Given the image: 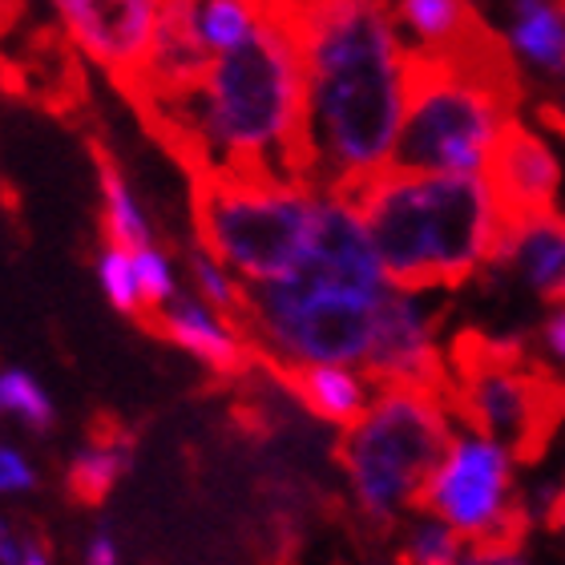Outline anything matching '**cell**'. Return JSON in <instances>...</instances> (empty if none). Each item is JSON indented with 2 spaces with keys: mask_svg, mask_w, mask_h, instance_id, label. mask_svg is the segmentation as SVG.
Segmentation results:
<instances>
[{
  "mask_svg": "<svg viewBox=\"0 0 565 565\" xmlns=\"http://www.w3.org/2000/svg\"><path fill=\"white\" fill-rule=\"evenodd\" d=\"M303 61V146L316 194L348 199L388 170L404 114V41L384 0H275Z\"/></svg>",
  "mask_w": 565,
  "mask_h": 565,
  "instance_id": "cell-1",
  "label": "cell"
},
{
  "mask_svg": "<svg viewBox=\"0 0 565 565\" xmlns=\"http://www.w3.org/2000/svg\"><path fill=\"white\" fill-rule=\"evenodd\" d=\"M141 121L186 166L190 178L231 174L311 190L303 146V61L275 0H259L255 33L218 53L194 94L174 106L146 109Z\"/></svg>",
  "mask_w": 565,
  "mask_h": 565,
  "instance_id": "cell-2",
  "label": "cell"
},
{
  "mask_svg": "<svg viewBox=\"0 0 565 565\" xmlns=\"http://www.w3.org/2000/svg\"><path fill=\"white\" fill-rule=\"evenodd\" d=\"M521 97V65L489 21L440 53L404 49V114L388 166L413 174H484Z\"/></svg>",
  "mask_w": 565,
  "mask_h": 565,
  "instance_id": "cell-3",
  "label": "cell"
},
{
  "mask_svg": "<svg viewBox=\"0 0 565 565\" xmlns=\"http://www.w3.org/2000/svg\"><path fill=\"white\" fill-rule=\"evenodd\" d=\"M348 202L396 291H457L489 267L497 211L481 174H413L388 166Z\"/></svg>",
  "mask_w": 565,
  "mask_h": 565,
  "instance_id": "cell-4",
  "label": "cell"
},
{
  "mask_svg": "<svg viewBox=\"0 0 565 565\" xmlns=\"http://www.w3.org/2000/svg\"><path fill=\"white\" fill-rule=\"evenodd\" d=\"M448 408L513 460H537L565 420V380L518 335L460 328L445 348Z\"/></svg>",
  "mask_w": 565,
  "mask_h": 565,
  "instance_id": "cell-5",
  "label": "cell"
},
{
  "mask_svg": "<svg viewBox=\"0 0 565 565\" xmlns=\"http://www.w3.org/2000/svg\"><path fill=\"white\" fill-rule=\"evenodd\" d=\"M452 408L445 396L420 388H376L367 413L343 428L335 457L352 484L360 518L376 530L416 509L424 481L452 445Z\"/></svg>",
  "mask_w": 565,
  "mask_h": 565,
  "instance_id": "cell-6",
  "label": "cell"
},
{
  "mask_svg": "<svg viewBox=\"0 0 565 565\" xmlns=\"http://www.w3.org/2000/svg\"><path fill=\"white\" fill-rule=\"evenodd\" d=\"M319 194L287 182L199 174L190 178V218L199 247L243 282H275L307 263Z\"/></svg>",
  "mask_w": 565,
  "mask_h": 565,
  "instance_id": "cell-7",
  "label": "cell"
},
{
  "mask_svg": "<svg viewBox=\"0 0 565 565\" xmlns=\"http://www.w3.org/2000/svg\"><path fill=\"white\" fill-rule=\"evenodd\" d=\"M416 509L472 545H518L525 530V509L513 493V457L481 433L452 436Z\"/></svg>",
  "mask_w": 565,
  "mask_h": 565,
  "instance_id": "cell-8",
  "label": "cell"
},
{
  "mask_svg": "<svg viewBox=\"0 0 565 565\" xmlns=\"http://www.w3.org/2000/svg\"><path fill=\"white\" fill-rule=\"evenodd\" d=\"M360 376L376 388H420L448 401V364L445 348L436 343V311H428L416 295L388 287L376 303V328Z\"/></svg>",
  "mask_w": 565,
  "mask_h": 565,
  "instance_id": "cell-9",
  "label": "cell"
},
{
  "mask_svg": "<svg viewBox=\"0 0 565 565\" xmlns=\"http://www.w3.org/2000/svg\"><path fill=\"white\" fill-rule=\"evenodd\" d=\"M61 29L85 61H94L121 94L138 85L162 0H49Z\"/></svg>",
  "mask_w": 565,
  "mask_h": 565,
  "instance_id": "cell-10",
  "label": "cell"
},
{
  "mask_svg": "<svg viewBox=\"0 0 565 565\" xmlns=\"http://www.w3.org/2000/svg\"><path fill=\"white\" fill-rule=\"evenodd\" d=\"M481 178L489 182V194H493L497 226H513L521 218L557 211L562 166H557L554 150L521 118L501 126Z\"/></svg>",
  "mask_w": 565,
  "mask_h": 565,
  "instance_id": "cell-11",
  "label": "cell"
},
{
  "mask_svg": "<svg viewBox=\"0 0 565 565\" xmlns=\"http://www.w3.org/2000/svg\"><path fill=\"white\" fill-rule=\"evenodd\" d=\"M303 267L331 287L367 295V299H380L388 291L360 214H355L352 202L335 199V194H319L316 235H311V250H307Z\"/></svg>",
  "mask_w": 565,
  "mask_h": 565,
  "instance_id": "cell-12",
  "label": "cell"
},
{
  "mask_svg": "<svg viewBox=\"0 0 565 565\" xmlns=\"http://www.w3.org/2000/svg\"><path fill=\"white\" fill-rule=\"evenodd\" d=\"M484 271L518 275L542 303H550L554 311L565 307V214L550 211L513 226H497L493 255Z\"/></svg>",
  "mask_w": 565,
  "mask_h": 565,
  "instance_id": "cell-13",
  "label": "cell"
},
{
  "mask_svg": "<svg viewBox=\"0 0 565 565\" xmlns=\"http://www.w3.org/2000/svg\"><path fill=\"white\" fill-rule=\"evenodd\" d=\"M141 328L178 343L182 352H190L199 364H206L214 376L223 380H243L255 367V355H250L247 343L238 340L235 331L226 328L199 295L178 291L170 303H162L158 311H150V316L141 319Z\"/></svg>",
  "mask_w": 565,
  "mask_h": 565,
  "instance_id": "cell-14",
  "label": "cell"
},
{
  "mask_svg": "<svg viewBox=\"0 0 565 565\" xmlns=\"http://www.w3.org/2000/svg\"><path fill=\"white\" fill-rule=\"evenodd\" d=\"M134 465V436L114 420H97L89 428V440H85L77 452H73L70 469H65V489L77 505H102L118 481L130 472Z\"/></svg>",
  "mask_w": 565,
  "mask_h": 565,
  "instance_id": "cell-15",
  "label": "cell"
},
{
  "mask_svg": "<svg viewBox=\"0 0 565 565\" xmlns=\"http://www.w3.org/2000/svg\"><path fill=\"white\" fill-rule=\"evenodd\" d=\"M282 388L291 392L295 401L303 404L307 413L319 416L328 424H340V428H352L360 416L367 413L372 404V392H367V380L352 367H331V364H316V367H291L275 376Z\"/></svg>",
  "mask_w": 565,
  "mask_h": 565,
  "instance_id": "cell-16",
  "label": "cell"
},
{
  "mask_svg": "<svg viewBox=\"0 0 565 565\" xmlns=\"http://www.w3.org/2000/svg\"><path fill=\"white\" fill-rule=\"evenodd\" d=\"M392 24L424 53H440L452 49L460 36H469L484 21L481 9H472L469 0H396L392 4Z\"/></svg>",
  "mask_w": 565,
  "mask_h": 565,
  "instance_id": "cell-17",
  "label": "cell"
},
{
  "mask_svg": "<svg viewBox=\"0 0 565 565\" xmlns=\"http://www.w3.org/2000/svg\"><path fill=\"white\" fill-rule=\"evenodd\" d=\"M94 162L97 182H102V231H106V243L130 250V255L141 247H153L150 223H146L138 199H134L130 182H126L121 166L114 162V153L102 141H94Z\"/></svg>",
  "mask_w": 565,
  "mask_h": 565,
  "instance_id": "cell-18",
  "label": "cell"
},
{
  "mask_svg": "<svg viewBox=\"0 0 565 565\" xmlns=\"http://www.w3.org/2000/svg\"><path fill=\"white\" fill-rule=\"evenodd\" d=\"M0 416L17 420L33 436H49L57 428V408L49 392L24 367H0Z\"/></svg>",
  "mask_w": 565,
  "mask_h": 565,
  "instance_id": "cell-19",
  "label": "cell"
},
{
  "mask_svg": "<svg viewBox=\"0 0 565 565\" xmlns=\"http://www.w3.org/2000/svg\"><path fill=\"white\" fill-rule=\"evenodd\" d=\"M186 271H190L194 295H199L202 303L211 307L214 316L223 319L226 328L238 335V319H243V282L226 271V267H218L202 247L186 250Z\"/></svg>",
  "mask_w": 565,
  "mask_h": 565,
  "instance_id": "cell-20",
  "label": "cell"
},
{
  "mask_svg": "<svg viewBox=\"0 0 565 565\" xmlns=\"http://www.w3.org/2000/svg\"><path fill=\"white\" fill-rule=\"evenodd\" d=\"M465 554V542L448 530L445 521L420 518L413 521V530L404 537V565H457Z\"/></svg>",
  "mask_w": 565,
  "mask_h": 565,
  "instance_id": "cell-21",
  "label": "cell"
},
{
  "mask_svg": "<svg viewBox=\"0 0 565 565\" xmlns=\"http://www.w3.org/2000/svg\"><path fill=\"white\" fill-rule=\"evenodd\" d=\"M97 279H102V291L114 303V311L130 319H141V295H138V275H134V255L121 247H102L97 255Z\"/></svg>",
  "mask_w": 565,
  "mask_h": 565,
  "instance_id": "cell-22",
  "label": "cell"
},
{
  "mask_svg": "<svg viewBox=\"0 0 565 565\" xmlns=\"http://www.w3.org/2000/svg\"><path fill=\"white\" fill-rule=\"evenodd\" d=\"M134 275H138V295H141V319L158 311L162 303H170L178 295V282H174V267L166 259L158 247H141L134 250ZM138 319V323H141Z\"/></svg>",
  "mask_w": 565,
  "mask_h": 565,
  "instance_id": "cell-23",
  "label": "cell"
},
{
  "mask_svg": "<svg viewBox=\"0 0 565 565\" xmlns=\"http://www.w3.org/2000/svg\"><path fill=\"white\" fill-rule=\"evenodd\" d=\"M36 469L17 452V448H0V497L12 493H33Z\"/></svg>",
  "mask_w": 565,
  "mask_h": 565,
  "instance_id": "cell-24",
  "label": "cell"
},
{
  "mask_svg": "<svg viewBox=\"0 0 565 565\" xmlns=\"http://www.w3.org/2000/svg\"><path fill=\"white\" fill-rule=\"evenodd\" d=\"M457 565H530V557L518 545H472L460 554Z\"/></svg>",
  "mask_w": 565,
  "mask_h": 565,
  "instance_id": "cell-25",
  "label": "cell"
},
{
  "mask_svg": "<svg viewBox=\"0 0 565 565\" xmlns=\"http://www.w3.org/2000/svg\"><path fill=\"white\" fill-rule=\"evenodd\" d=\"M121 562V550H118V537L109 530H97L85 545V565H118Z\"/></svg>",
  "mask_w": 565,
  "mask_h": 565,
  "instance_id": "cell-26",
  "label": "cell"
},
{
  "mask_svg": "<svg viewBox=\"0 0 565 565\" xmlns=\"http://www.w3.org/2000/svg\"><path fill=\"white\" fill-rule=\"evenodd\" d=\"M542 340H545V348L557 355V360H565V307H557L554 316L545 319Z\"/></svg>",
  "mask_w": 565,
  "mask_h": 565,
  "instance_id": "cell-27",
  "label": "cell"
},
{
  "mask_svg": "<svg viewBox=\"0 0 565 565\" xmlns=\"http://www.w3.org/2000/svg\"><path fill=\"white\" fill-rule=\"evenodd\" d=\"M0 565H24V557H21V533L12 530L4 518H0Z\"/></svg>",
  "mask_w": 565,
  "mask_h": 565,
  "instance_id": "cell-28",
  "label": "cell"
},
{
  "mask_svg": "<svg viewBox=\"0 0 565 565\" xmlns=\"http://www.w3.org/2000/svg\"><path fill=\"white\" fill-rule=\"evenodd\" d=\"M21 557H24V565H53L49 562L45 537H36V533H21Z\"/></svg>",
  "mask_w": 565,
  "mask_h": 565,
  "instance_id": "cell-29",
  "label": "cell"
},
{
  "mask_svg": "<svg viewBox=\"0 0 565 565\" xmlns=\"http://www.w3.org/2000/svg\"><path fill=\"white\" fill-rule=\"evenodd\" d=\"M21 17V0H0V33L12 29V21Z\"/></svg>",
  "mask_w": 565,
  "mask_h": 565,
  "instance_id": "cell-30",
  "label": "cell"
},
{
  "mask_svg": "<svg viewBox=\"0 0 565 565\" xmlns=\"http://www.w3.org/2000/svg\"><path fill=\"white\" fill-rule=\"evenodd\" d=\"M388 565H404V562H388Z\"/></svg>",
  "mask_w": 565,
  "mask_h": 565,
  "instance_id": "cell-31",
  "label": "cell"
}]
</instances>
